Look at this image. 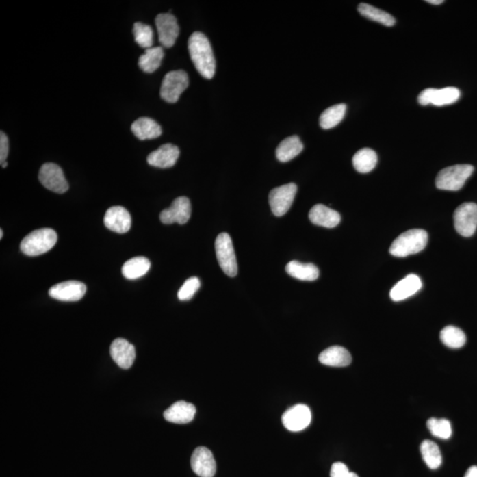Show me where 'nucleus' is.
Returning a JSON list of instances; mask_svg holds the SVG:
<instances>
[{"mask_svg": "<svg viewBox=\"0 0 477 477\" xmlns=\"http://www.w3.org/2000/svg\"><path fill=\"white\" fill-rule=\"evenodd\" d=\"M57 235L55 231L42 229L33 231L21 243V250L29 257L40 256L55 246Z\"/></svg>", "mask_w": 477, "mask_h": 477, "instance_id": "7ed1b4c3", "label": "nucleus"}, {"mask_svg": "<svg viewBox=\"0 0 477 477\" xmlns=\"http://www.w3.org/2000/svg\"><path fill=\"white\" fill-rule=\"evenodd\" d=\"M297 186L294 183L283 185L270 191L269 203L272 214L282 217L289 211L296 198Z\"/></svg>", "mask_w": 477, "mask_h": 477, "instance_id": "6e6552de", "label": "nucleus"}, {"mask_svg": "<svg viewBox=\"0 0 477 477\" xmlns=\"http://www.w3.org/2000/svg\"><path fill=\"white\" fill-rule=\"evenodd\" d=\"M288 274L294 279L303 281H314L319 277V270L315 264L303 263L292 261L285 266Z\"/></svg>", "mask_w": 477, "mask_h": 477, "instance_id": "b1692460", "label": "nucleus"}, {"mask_svg": "<svg viewBox=\"0 0 477 477\" xmlns=\"http://www.w3.org/2000/svg\"><path fill=\"white\" fill-rule=\"evenodd\" d=\"M104 222L109 230L117 233H126L131 229V215L124 207L114 206L106 211Z\"/></svg>", "mask_w": 477, "mask_h": 477, "instance_id": "dca6fc26", "label": "nucleus"}, {"mask_svg": "<svg viewBox=\"0 0 477 477\" xmlns=\"http://www.w3.org/2000/svg\"><path fill=\"white\" fill-rule=\"evenodd\" d=\"M426 2L431 5H440L443 3V0H428Z\"/></svg>", "mask_w": 477, "mask_h": 477, "instance_id": "58836bf2", "label": "nucleus"}, {"mask_svg": "<svg viewBox=\"0 0 477 477\" xmlns=\"http://www.w3.org/2000/svg\"><path fill=\"white\" fill-rule=\"evenodd\" d=\"M188 51L194 66L206 79L214 77L216 62L211 42L202 32H194L188 39Z\"/></svg>", "mask_w": 477, "mask_h": 477, "instance_id": "f257e3e1", "label": "nucleus"}, {"mask_svg": "<svg viewBox=\"0 0 477 477\" xmlns=\"http://www.w3.org/2000/svg\"><path fill=\"white\" fill-rule=\"evenodd\" d=\"M303 150L302 142L297 136H289L279 144L276 157L281 162H288L297 157Z\"/></svg>", "mask_w": 477, "mask_h": 477, "instance_id": "393cba45", "label": "nucleus"}, {"mask_svg": "<svg viewBox=\"0 0 477 477\" xmlns=\"http://www.w3.org/2000/svg\"><path fill=\"white\" fill-rule=\"evenodd\" d=\"M421 454L424 463L430 469H439L442 464V455L439 446L430 440H424L421 445Z\"/></svg>", "mask_w": 477, "mask_h": 477, "instance_id": "2f4dec72", "label": "nucleus"}, {"mask_svg": "<svg viewBox=\"0 0 477 477\" xmlns=\"http://www.w3.org/2000/svg\"><path fill=\"white\" fill-rule=\"evenodd\" d=\"M9 153V142L8 136L3 131L0 133V162H7Z\"/></svg>", "mask_w": 477, "mask_h": 477, "instance_id": "e433bc0d", "label": "nucleus"}, {"mask_svg": "<svg viewBox=\"0 0 477 477\" xmlns=\"http://www.w3.org/2000/svg\"><path fill=\"white\" fill-rule=\"evenodd\" d=\"M216 256L222 270L229 277H235L238 273L235 248L229 233H220L215 242Z\"/></svg>", "mask_w": 477, "mask_h": 477, "instance_id": "39448f33", "label": "nucleus"}, {"mask_svg": "<svg viewBox=\"0 0 477 477\" xmlns=\"http://www.w3.org/2000/svg\"><path fill=\"white\" fill-rule=\"evenodd\" d=\"M87 287L77 281H69L53 285L49 290V296L62 302H78L84 296Z\"/></svg>", "mask_w": 477, "mask_h": 477, "instance_id": "4468645a", "label": "nucleus"}, {"mask_svg": "<svg viewBox=\"0 0 477 477\" xmlns=\"http://www.w3.org/2000/svg\"><path fill=\"white\" fill-rule=\"evenodd\" d=\"M440 339L450 348H461L466 344L467 337L463 330L455 326H446L440 333Z\"/></svg>", "mask_w": 477, "mask_h": 477, "instance_id": "7c9ffc66", "label": "nucleus"}, {"mask_svg": "<svg viewBox=\"0 0 477 477\" xmlns=\"http://www.w3.org/2000/svg\"><path fill=\"white\" fill-rule=\"evenodd\" d=\"M191 467L200 477H214L217 470L214 454L205 446L194 450L191 457Z\"/></svg>", "mask_w": 477, "mask_h": 477, "instance_id": "2eb2a0df", "label": "nucleus"}, {"mask_svg": "<svg viewBox=\"0 0 477 477\" xmlns=\"http://www.w3.org/2000/svg\"><path fill=\"white\" fill-rule=\"evenodd\" d=\"M39 181L47 190L57 194L68 190L69 185L62 169L56 164L47 163L42 165L38 175Z\"/></svg>", "mask_w": 477, "mask_h": 477, "instance_id": "1a4fd4ad", "label": "nucleus"}, {"mask_svg": "<svg viewBox=\"0 0 477 477\" xmlns=\"http://www.w3.org/2000/svg\"><path fill=\"white\" fill-rule=\"evenodd\" d=\"M110 353L112 359L121 369H129L136 360L135 346L124 339H116L112 343Z\"/></svg>", "mask_w": 477, "mask_h": 477, "instance_id": "f3484780", "label": "nucleus"}, {"mask_svg": "<svg viewBox=\"0 0 477 477\" xmlns=\"http://www.w3.org/2000/svg\"><path fill=\"white\" fill-rule=\"evenodd\" d=\"M180 157V150L177 146L167 144L160 146L147 157L149 165L159 168H170L175 165Z\"/></svg>", "mask_w": 477, "mask_h": 477, "instance_id": "a211bd4d", "label": "nucleus"}, {"mask_svg": "<svg viewBox=\"0 0 477 477\" xmlns=\"http://www.w3.org/2000/svg\"><path fill=\"white\" fill-rule=\"evenodd\" d=\"M309 218L315 226L326 229L336 227L341 220L339 212L323 205H315L309 211Z\"/></svg>", "mask_w": 477, "mask_h": 477, "instance_id": "412c9836", "label": "nucleus"}, {"mask_svg": "<svg viewBox=\"0 0 477 477\" xmlns=\"http://www.w3.org/2000/svg\"><path fill=\"white\" fill-rule=\"evenodd\" d=\"M422 287L421 279L417 275L410 274L394 285L393 289L391 290V299L394 302H400V300L408 299L417 293Z\"/></svg>", "mask_w": 477, "mask_h": 477, "instance_id": "aec40b11", "label": "nucleus"}, {"mask_svg": "<svg viewBox=\"0 0 477 477\" xmlns=\"http://www.w3.org/2000/svg\"><path fill=\"white\" fill-rule=\"evenodd\" d=\"M473 166L456 165L441 170L436 178V186L439 190L458 191L463 188L467 179L474 172Z\"/></svg>", "mask_w": 477, "mask_h": 477, "instance_id": "20e7f679", "label": "nucleus"}, {"mask_svg": "<svg viewBox=\"0 0 477 477\" xmlns=\"http://www.w3.org/2000/svg\"><path fill=\"white\" fill-rule=\"evenodd\" d=\"M196 413V409L193 404L180 400L164 412V417L173 424H184L192 422Z\"/></svg>", "mask_w": 477, "mask_h": 477, "instance_id": "6ab92c4d", "label": "nucleus"}, {"mask_svg": "<svg viewBox=\"0 0 477 477\" xmlns=\"http://www.w3.org/2000/svg\"><path fill=\"white\" fill-rule=\"evenodd\" d=\"M311 411L303 404L292 407L282 415V422L285 429L297 433L305 430L311 424Z\"/></svg>", "mask_w": 477, "mask_h": 477, "instance_id": "9b49d317", "label": "nucleus"}, {"mask_svg": "<svg viewBox=\"0 0 477 477\" xmlns=\"http://www.w3.org/2000/svg\"><path fill=\"white\" fill-rule=\"evenodd\" d=\"M378 156L372 149L364 148L358 151L353 157V165L358 172L368 173L375 168Z\"/></svg>", "mask_w": 477, "mask_h": 477, "instance_id": "cd10ccee", "label": "nucleus"}, {"mask_svg": "<svg viewBox=\"0 0 477 477\" xmlns=\"http://www.w3.org/2000/svg\"><path fill=\"white\" fill-rule=\"evenodd\" d=\"M464 477H477V467H470L469 469L467 470Z\"/></svg>", "mask_w": 477, "mask_h": 477, "instance_id": "4c0bfd02", "label": "nucleus"}, {"mask_svg": "<svg viewBox=\"0 0 477 477\" xmlns=\"http://www.w3.org/2000/svg\"><path fill=\"white\" fill-rule=\"evenodd\" d=\"M156 26L159 39L163 47L171 48L180 34L177 20L170 13L160 14L156 18Z\"/></svg>", "mask_w": 477, "mask_h": 477, "instance_id": "ddd939ff", "label": "nucleus"}, {"mask_svg": "<svg viewBox=\"0 0 477 477\" xmlns=\"http://www.w3.org/2000/svg\"><path fill=\"white\" fill-rule=\"evenodd\" d=\"M428 429L434 437L448 439L452 436L451 422L448 419L430 418L427 421Z\"/></svg>", "mask_w": 477, "mask_h": 477, "instance_id": "72a5a7b5", "label": "nucleus"}, {"mask_svg": "<svg viewBox=\"0 0 477 477\" xmlns=\"http://www.w3.org/2000/svg\"><path fill=\"white\" fill-rule=\"evenodd\" d=\"M165 56L162 47H151L145 50V53L139 57L140 68L148 74L154 73L159 69L161 62Z\"/></svg>", "mask_w": 477, "mask_h": 477, "instance_id": "a878e982", "label": "nucleus"}, {"mask_svg": "<svg viewBox=\"0 0 477 477\" xmlns=\"http://www.w3.org/2000/svg\"><path fill=\"white\" fill-rule=\"evenodd\" d=\"M331 477H359L357 474L350 472L346 465L342 463L333 464L330 473Z\"/></svg>", "mask_w": 477, "mask_h": 477, "instance_id": "c9c22d12", "label": "nucleus"}, {"mask_svg": "<svg viewBox=\"0 0 477 477\" xmlns=\"http://www.w3.org/2000/svg\"><path fill=\"white\" fill-rule=\"evenodd\" d=\"M460 97L461 91L455 87H446L439 90L428 88L419 94L417 100L421 105L443 106L454 104Z\"/></svg>", "mask_w": 477, "mask_h": 477, "instance_id": "9d476101", "label": "nucleus"}, {"mask_svg": "<svg viewBox=\"0 0 477 477\" xmlns=\"http://www.w3.org/2000/svg\"><path fill=\"white\" fill-rule=\"evenodd\" d=\"M200 287L201 282L198 278L193 277L187 279L178 292L179 300H190L192 299L194 294L198 291Z\"/></svg>", "mask_w": 477, "mask_h": 477, "instance_id": "f704fd0d", "label": "nucleus"}, {"mask_svg": "<svg viewBox=\"0 0 477 477\" xmlns=\"http://www.w3.org/2000/svg\"><path fill=\"white\" fill-rule=\"evenodd\" d=\"M1 166H2V168H7L8 162L3 163Z\"/></svg>", "mask_w": 477, "mask_h": 477, "instance_id": "ea45409f", "label": "nucleus"}, {"mask_svg": "<svg viewBox=\"0 0 477 477\" xmlns=\"http://www.w3.org/2000/svg\"><path fill=\"white\" fill-rule=\"evenodd\" d=\"M3 233H4V232H3V230L0 229V239L3 238Z\"/></svg>", "mask_w": 477, "mask_h": 477, "instance_id": "a19ab883", "label": "nucleus"}, {"mask_svg": "<svg viewBox=\"0 0 477 477\" xmlns=\"http://www.w3.org/2000/svg\"><path fill=\"white\" fill-rule=\"evenodd\" d=\"M318 360L324 365L346 367L352 363V357L348 350L342 346H333L322 352Z\"/></svg>", "mask_w": 477, "mask_h": 477, "instance_id": "4be33fe9", "label": "nucleus"}, {"mask_svg": "<svg viewBox=\"0 0 477 477\" xmlns=\"http://www.w3.org/2000/svg\"><path fill=\"white\" fill-rule=\"evenodd\" d=\"M191 216V203L186 196H181L173 201L168 209L160 214V220L163 224H186Z\"/></svg>", "mask_w": 477, "mask_h": 477, "instance_id": "f8f14e48", "label": "nucleus"}, {"mask_svg": "<svg viewBox=\"0 0 477 477\" xmlns=\"http://www.w3.org/2000/svg\"><path fill=\"white\" fill-rule=\"evenodd\" d=\"M151 262L144 257H133L127 261L123 266V274L125 278L133 281L144 276L151 269Z\"/></svg>", "mask_w": 477, "mask_h": 477, "instance_id": "bb28decb", "label": "nucleus"}, {"mask_svg": "<svg viewBox=\"0 0 477 477\" xmlns=\"http://www.w3.org/2000/svg\"><path fill=\"white\" fill-rule=\"evenodd\" d=\"M455 230L459 235L471 237L477 229V205L475 203H464L455 209L454 214Z\"/></svg>", "mask_w": 477, "mask_h": 477, "instance_id": "0eeeda50", "label": "nucleus"}, {"mask_svg": "<svg viewBox=\"0 0 477 477\" xmlns=\"http://www.w3.org/2000/svg\"><path fill=\"white\" fill-rule=\"evenodd\" d=\"M428 243V233L422 229H412L401 233L391 243L390 253L396 257H406L424 250Z\"/></svg>", "mask_w": 477, "mask_h": 477, "instance_id": "f03ea898", "label": "nucleus"}, {"mask_svg": "<svg viewBox=\"0 0 477 477\" xmlns=\"http://www.w3.org/2000/svg\"><path fill=\"white\" fill-rule=\"evenodd\" d=\"M135 40L142 48L150 49L153 47L154 33L153 29L147 24L136 23L133 29Z\"/></svg>", "mask_w": 477, "mask_h": 477, "instance_id": "473e14b6", "label": "nucleus"}, {"mask_svg": "<svg viewBox=\"0 0 477 477\" xmlns=\"http://www.w3.org/2000/svg\"><path fill=\"white\" fill-rule=\"evenodd\" d=\"M190 84L188 75L183 70H176L166 75L161 85L160 96L166 102L175 104Z\"/></svg>", "mask_w": 477, "mask_h": 477, "instance_id": "423d86ee", "label": "nucleus"}, {"mask_svg": "<svg viewBox=\"0 0 477 477\" xmlns=\"http://www.w3.org/2000/svg\"><path fill=\"white\" fill-rule=\"evenodd\" d=\"M358 12L367 19L376 21L387 27L394 26L396 21H395L393 15L387 13V12L381 10V9L372 7L366 3H361L358 7Z\"/></svg>", "mask_w": 477, "mask_h": 477, "instance_id": "c85d7f7f", "label": "nucleus"}, {"mask_svg": "<svg viewBox=\"0 0 477 477\" xmlns=\"http://www.w3.org/2000/svg\"><path fill=\"white\" fill-rule=\"evenodd\" d=\"M346 111V105L345 104L336 105L327 108L321 114L320 120H319L322 129H331L338 126L344 118Z\"/></svg>", "mask_w": 477, "mask_h": 477, "instance_id": "c756f323", "label": "nucleus"}, {"mask_svg": "<svg viewBox=\"0 0 477 477\" xmlns=\"http://www.w3.org/2000/svg\"><path fill=\"white\" fill-rule=\"evenodd\" d=\"M131 131L139 140H151L162 135L160 125L147 117L139 118L132 124Z\"/></svg>", "mask_w": 477, "mask_h": 477, "instance_id": "5701e85b", "label": "nucleus"}]
</instances>
